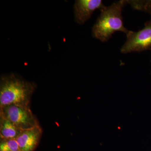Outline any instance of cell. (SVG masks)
<instances>
[{
	"label": "cell",
	"instance_id": "ba28073f",
	"mask_svg": "<svg viewBox=\"0 0 151 151\" xmlns=\"http://www.w3.org/2000/svg\"><path fill=\"white\" fill-rule=\"evenodd\" d=\"M134 9L147 13L151 16V0H126Z\"/></svg>",
	"mask_w": 151,
	"mask_h": 151
},
{
	"label": "cell",
	"instance_id": "7a4b0ae2",
	"mask_svg": "<svg viewBox=\"0 0 151 151\" xmlns=\"http://www.w3.org/2000/svg\"><path fill=\"white\" fill-rule=\"evenodd\" d=\"M127 4L126 0H121L101 11L92 27V36L105 42L116 32H122L127 35L129 30L124 26L122 14L123 8Z\"/></svg>",
	"mask_w": 151,
	"mask_h": 151
},
{
	"label": "cell",
	"instance_id": "52a82bcc",
	"mask_svg": "<svg viewBox=\"0 0 151 151\" xmlns=\"http://www.w3.org/2000/svg\"><path fill=\"white\" fill-rule=\"evenodd\" d=\"M22 130L12 122L0 116V138L1 139H16L21 133Z\"/></svg>",
	"mask_w": 151,
	"mask_h": 151
},
{
	"label": "cell",
	"instance_id": "3957f363",
	"mask_svg": "<svg viewBox=\"0 0 151 151\" xmlns=\"http://www.w3.org/2000/svg\"><path fill=\"white\" fill-rule=\"evenodd\" d=\"M0 116L7 119L22 130L40 125L29 106L11 104L0 107Z\"/></svg>",
	"mask_w": 151,
	"mask_h": 151
},
{
	"label": "cell",
	"instance_id": "6da1fadb",
	"mask_svg": "<svg viewBox=\"0 0 151 151\" xmlns=\"http://www.w3.org/2000/svg\"><path fill=\"white\" fill-rule=\"evenodd\" d=\"M36 88L35 83L14 73L3 76L0 80V107L11 104L30 106Z\"/></svg>",
	"mask_w": 151,
	"mask_h": 151
},
{
	"label": "cell",
	"instance_id": "8992f818",
	"mask_svg": "<svg viewBox=\"0 0 151 151\" xmlns=\"http://www.w3.org/2000/svg\"><path fill=\"white\" fill-rule=\"evenodd\" d=\"M42 134L40 125L31 129L23 130L16 139L19 151H34L37 147Z\"/></svg>",
	"mask_w": 151,
	"mask_h": 151
},
{
	"label": "cell",
	"instance_id": "277c9868",
	"mask_svg": "<svg viewBox=\"0 0 151 151\" xmlns=\"http://www.w3.org/2000/svg\"><path fill=\"white\" fill-rule=\"evenodd\" d=\"M127 37L126 42L121 48V52L123 54L151 50V19L146 22L142 29L137 32L129 31Z\"/></svg>",
	"mask_w": 151,
	"mask_h": 151
},
{
	"label": "cell",
	"instance_id": "30bf717a",
	"mask_svg": "<svg viewBox=\"0 0 151 151\" xmlns=\"http://www.w3.org/2000/svg\"></svg>",
	"mask_w": 151,
	"mask_h": 151
},
{
	"label": "cell",
	"instance_id": "5b68a950",
	"mask_svg": "<svg viewBox=\"0 0 151 151\" xmlns=\"http://www.w3.org/2000/svg\"><path fill=\"white\" fill-rule=\"evenodd\" d=\"M101 0H77L73 6L75 21L83 24L91 18L97 9L103 10L106 7Z\"/></svg>",
	"mask_w": 151,
	"mask_h": 151
},
{
	"label": "cell",
	"instance_id": "9c48e42d",
	"mask_svg": "<svg viewBox=\"0 0 151 151\" xmlns=\"http://www.w3.org/2000/svg\"><path fill=\"white\" fill-rule=\"evenodd\" d=\"M0 151H19L18 145L14 139H1Z\"/></svg>",
	"mask_w": 151,
	"mask_h": 151
}]
</instances>
